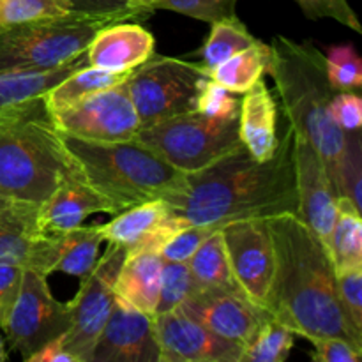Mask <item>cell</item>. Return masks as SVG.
I'll list each match as a JSON object with an SVG mask.
<instances>
[{"instance_id":"30bf717a","label":"cell","mask_w":362,"mask_h":362,"mask_svg":"<svg viewBox=\"0 0 362 362\" xmlns=\"http://www.w3.org/2000/svg\"><path fill=\"white\" fill-rule=\"evenodd\" d=\"M46 278L48 276L34 269H23L16 299L0 325L9 350L23 361L69 329L67 304L55 299Z\"/></svg>"},{"instance_id":"484cf974","label":"cell","mask_w":362,"mask_h":362,"mask_svg":"<svg viewBox=\"0 0 362 362\" xmlns=\"http://www.w3.org/2000/svg\"><path fill=\"white\" fill-rule=\"evenodd\" d=\"M105 243L99 225L76 226L59 233V260L55 272H66L74 278H83L99 258V247Z\"/></svg>"},{"instance_id":"83f0119b","label":"cell","mask_w":362,"mask_h":362,"mask_svg":"<svg viewBox=\"0 0 362 362\" xmlns=\"http://www.w3.org/2000/svg\"><path fill=\"white\" fill-rule=\"evenodd\" d=\"M198 288H232V269L228 264L221 226L200 244L193 257L186 262ZM239 288V286H237Z\"/></svg>"},{"instance_id":"ee69618b","label":"cell","mask_w":362,"mask_h":362,"mask_svg":"<svg viewBox=\"0 0 362 362\" xmlns=\"http://www.w3.org/2000/svg\"><path fill=\"white\" fill-rule=\"evenodd\" d=\"M27 362H74L73 357L64 350L62 336H57L52 341L42 345L37 352L28 356Z\"/></svg>"},{"instance_id":"5bb4252c","label":"cell","mask_w":362,"mask_h":362,"mask_svg":"<svg viewBox=\"0 0 362 362\" xmlns=\"http://www.w3.org/2000/svg\"><path fill=\"white\" fill-rule=\"evenodd\" d=\"M159 362H240L243 345L214 334L180 308L152 317Z\"/></svg>"},{"instance_id":"3957f363","label":"cell","mask_w":362,"mask_h":362,"mask_svg":"<svg viewBox=\"0 0 362 362\" xmlns=\"http://www.w3.org/2000/svg\"><path fill=\"white\" fill-rule=\"evenodd\" d=\"M269 46L267 74L274 80L288 126L313 145L336 191L346 133L331 115L338 90L329 81L325 55L311 41L299 42L286 35H276Z\"/></svg>"},{"instance_id":"44dd1931","label":"cell","mask_w":362,"mask_h":362,"mask_svg":"<svg viewBox=\"0 0 362 362\" xmlns=\"http://www.w3.org/2000/svg\"><path fill=\"white\" fill-rule=\"evenodd\" d=\"M163 258L159 253H126L113 293L134 310L154 317L161 288Z\"/></svg>"},{"instance_id":"60d3db41","label":"cell","mask_w":362,"mask_h":362,"mask_svg":"<svg viewBox=\"0 0 362 362\" xmlns=\"http://www.w3.org/2000/svg\"><path fill=\"white\" fill-rule=\"evenodd\" d=\"M311 359L317 362H361L362 349L341 338L313 339Z\"/></svg>"},{"instance_id":"4fadbf2b","label":"cell","mask_w":362,"mask_h":362,"mask_svg":"<svg viewBox=\"0 0 362 362\" xmlns=\"http://www.w3.org/2000/svg\"><path fill=\"white\" fill-rule=\"evenodd\" d=\"M180 310L211 329L214 334L246 346L262 325L272 317L237 286L232 288H198L187 297Z\"/></svg>"},{"instance_id":"7bdbcfd3","label":"cell","mask_w":362,"mask_h":362,"mask_svg":"<svg viewBox=\"0 0 362 362\" xmlns=\"http://www.w3.org/2000/svg\"><path fill=\"white\" fill-rule=\"evenodd\" d=\"M69 4L73 9L80 11V13H90V14H103V13H119V11H144L138 7L129 6L126 0H64ZM147 13V11H144ZM151 14V13H148Z\"/></svg>"},{"instance_id":"8992f818","label":"cell","mask_w":362,"mask_h":362,"mask_svg":"<svg viewBox=\"0 0 362 362\" xmlns=\"http://www.w3.org/2000/svg\"><path fill=\"white\" fill-rule=\"evenodd\" d=\"M144 11L73 14L0 28V71H48L81 57L101 27L117 21H141Z\"/></svg>"},{"instance_id":"5b68a950","label":"cell","mask_w":362,"mask_h":362,"mask_svg":"<svg viewBox=\"0 0 362 362\" xmlns=\"http://www.w3.org/2000/svg\"><path fill=\"white\" fill-rule=\"evenodd\" d=\"M62 140L81 179L112 205L115 214L144 202L165 200L186 186V173L136 138L90 141L62 133Z\"/></svg>"},{"instance_id":"4316f807","label":"cell","mask_w":362,"mask_h":362,"mask_svg":"<svg viewBox=\"0 0 362 362\" xmlns=\"http://www.w3.org/2000/svg\"><path fill=\"white\" fill-rule=\"evenodd\" d=\"M336 225L332 230L331 257L334 269L362 267L361 209L350 198H336Z\"/></svg>"},{"instance_id":"8d00e7d4","label":"cell","mask_w":362,"mask_h":362,"mask_svg":"<svg viewBox=\"0 0 362 362\" xmlns=\"http://www.w3.org/2000/svg\"><path fill=\"white\" fill-rule=\"evenodd\" d=\"M197 110L218 119H239L240 98L216 83L211 76L202 85Z\"/></svg>"},{"instance_id":"8fae6325","label":"cell","mask_w":362,"mask_h":362,"mask_svg":"<svg viewBox=\"0 0 362 362\" xmlns=\"http://www.w3.org/2000/svg\"><path fill=\"white\" fill-rule=\"evenodd\" d=\"M52 119L60 133L90 141L133 140L140 129L126 80L69 108L52 112Z\"/></svg>"},{"instance_id":"e0dca14e","label":"cell","mask_w":362,"mask_h":362,"mask_svg":"<svg viewBox=\"0 0 362 362\" xmlns=\"http://www.w3.org/2000/svg\"><path fill=\"white\" fill-rule=\"evenodd\" d=\"M88 362H159L151 315L141 313L115 297Z\"/></svg>"},{"instance_id":"b9f144b4","label":"cell","mask_w":362,"mask_h":362,"mask_svg":"<svg viewBox=\"0 0 362 362\" xmlns=\"http://www.w3.org/2000/svg\"><path fill=\"white\" fill-rule=\"evenodd\" d=\"M23 269L20 264L13 262H0V325L6 320L11 306L20 290Z\"/></svg>"},{"instance_id":"7dc6e473","label":"cell","mask_w":362,"mask_h":362,"mask_svg":"<svg viewBox=\"0 0 362 362\" xmlns=\"http://www.w3.org/2000/svg\"><path fill=\"white\" fill-rule=\"evenodd\" d=\"M126 2L129 4V6H133V7H138V9H141V7H140L141 0H126ZM144 11H145V9H144ZM147 13H148V11H147ZM151 14H152V13H151Z\"/></svg>"},{"instance_id":"9c48e42d","label":"cell","mask_w":362,"mask_h":362,"mask_svg":"<svg viewBox=\"0 0 362 362\" xmlns=\"http://www.w3.org/2000/svg\"><path fill=\"white\" fill-rule=\"evenodd\" d=\"M126 247L108 243V250L87 276L80 279L76 296L67 304L69 329L62 334V346L74 362H88L95 341L112 311L113 285L120 271Z\"/></svg>"},{"instance_id":"7c38bea8","label":"cell","mask_w":362,"mask_h":362,"mask_svg":"<svg viewBox=\"0 0 362 362\" xmlns=\"http://www.w3.org/2000/svg\"><path fill=\"white\" fill-rule=\"evenodd\" d=\"M235 285L267 310L276 272V253L267 219H239L221 226Z\"/></svg>"},{"instance_id":"d590c367","label":"cell","mask_w":362,"mask_h":362,"mask_svg":"<svg viewBox=\"0 0 362 362\" xmlns=\"http://www.w3.org/2000/svg\"><path fill=\"white\" fill-rule=\"evenodd\" d=\"M336 288L343 311L362 332V267L336 269Z\"/></svg>"},{"instance_id":"f546056e","label":"cell","mask_w":362,"mask_h":362,"mask_svg":"<svg viewBox=\"0 0 362 362\" xmlns=\"http://www.w3.org/2000/svg\"><path fill=\"white\" fill-rule=\"evenodd\" d=\"M296 332L271 317L244 346L240 362H285L296 345Z\"/></svg>"},{"instance_id":"4dcf8cb0","label":"cell","mask_w":362,"mask_h":362,"mask_svg":"<svg viewBox=\"0 0 362 362\" xmlns=\"http://www.w3.org/2000/svg\"><path fill=\"white\" fill-rule=\"evenodd\" d=\"M73 14H80V11L64 0H0V28Z\"/></svg>"},{"instance_id":"d4e9b609","label":"cell","mask_w":362,"mask_h":362,"mask_svg":"<svg viewBox=\"0 0 362 362\" xmlns=\"http://www.w3.org/2000/svg\"><path fill=\"white\" fill-rule=\"evenodd\" d=\"M271 46L258 39L253 46L230 57L209 71V76L233 94H246L258 80L267 74Z\"/></svg>"},{"instance_id":"277c9868","label":"cell","mask_w":362,"mask_h":362,"mask_svg":"<svg viewBox=\"0 0 362 362\" xmlns=\"http://www.w3.org/2000/svg\"><path fill=\"white\" fill-rule=\"evenodd\" d=\"M78 172L45 94L0 113V191L16 202L42 204L60 180Z\"/></svg>"},{"instance_id":"1f68e13d","label":"cell","mask_w":362,"mask_h":362,"mask_svg":"<svg viewBox=\"0 0 362 362\" xmlns=\"http://www.w3.org/2000/svg\"><path fill=\"white\" fill-rule=\"evenodd\" d=\"M140 7L148 13L158 9L172 11L205 23H214L237 14V0H141Z\"/></svg>"},{"instance_id":"f35d334b","label":"cell","mask_w":362,"mask_h":362,"mask_svg":"<svg viewBox=\"0 0 362 362\" xmlns=\"http://www.w3.org/2000/svg\"><path fill=\"white\" fill-rule=\"evenodd\" d=\"M214 226H200V225H189L184 230H180L177 235H173L168 243L163 246L159 251L163 260L166 262H187L194 255V251L200 247V244L211 235Z\"/></svg>"},{"instance_id":"2e32d148","label":"cell","mask_w":362,"mask_h":362,"mask_svg":"<svg viewBox=\"0 0 362 362\" xmlns=\"http://www.w3.org/2000/svg\"><path fill=\"white\" fill-rule=\"evenodd\" d=\"M59 247L53 233L39 228L37 204L14 202L0 211V262H13L49 276Z\"/></svg>"},{"instance_id":"bcb514c9","label":"cell","mask_w":362,"mask_h":362,"mask_svg":"<svg viewBox=\"0 0 362 362\" xmlns=\"http://www.w3.org/2000/svg\"><path fill=\"white\" fill-rule=\"evenodd\" d=\"M7 361V349H6V341L2 339V336H0V362Z\"/></svg>"},{"instance_id":"603a6c76","label":"cell","mask_w":362,"mask_h":362,"mask_svg":"<svg viewBox=\"0 0 362 362\" xmlns=\"http://www.w3.org/2000/svg\"><path fill=\"white\" fill-rule=\"evenodd\" d=\"M87 64L85 53L73 62L48 71H0V113L45 94L73 71Z\"/></svg>"},{"instance_id":"7a4b0ae2","label":"cell","mask_w":362,"mask_h":362,"mask_svg":"<svg viewBox=\"0 0 362 362\" xmlns=\"http://www.w3.org/2000/svg\"><path fill=\"white\" fill-rule=\"evenodd\" d=\"M276 272L267 311L296 336L313 341L341 338L362 349V332L343 311L332 257L317 233L297 214L267 219Z\"/></svg>"},{"instance_id":"74e56055","label":"cell","mask_w":362,"mask_h":362,"mask_svg":"<svg viewBox=\"0 0 362 362\" xmlns=\"http://www.w3.org/2000/svg\"><path fill=\"white\" fill-rule=\"evenodd\" d=\"M310 20H334L361 34L362 25L349 0H296Z\"/></svg>"},{"instance_id":"cb8c5ba5","label":"cell","mask_w":362,"mask_h":362,"mask_svg":"<svg viewBox=\"0 0 362 362\" xmlns=\"http://www.w3.org/2000/svg\"><path fill=\"white\" fill-rule=\"evenodd\" d=\"M129 74L131 73H113V71L99 69V67L85 64L45 92L46 106H48L49 112L66 110L76 105L81 99L95 94V92L122 83Z\"/></svg>"},{"instance_id":"e575fe53","label":"cell","mask_w":362,"mask_h":362,"mask_svg":"<svg viewBox=\"0 0 362 362\" xmlns=\"http://www.w3.org/2000/svg\"><path fill=\"white\" fill-rule=\"evenodd\" d=\"M338 197H346L362 209V141L361 129L346 133L345 152H343L341 168H339Z\"/></svg>"},{"instance_id":"9a60e30c","label":"cell","mask_w":362,"mask_h":362,"mask_svg":"<svg viewBox=\"0 0 362 362\" xmlns=\"http://www.w3.org/2000/svg\"><path fill=\"white\" fill-rule=\"evenodd\" d=\"M296 186L299 197L297 216L313 230L331 253L332 230L336 225V194L324 161L313 145L292 131Z\"/></svg>"},{"instance_id":"ac0fdd59","label":"cell","mask_w":362,"mask_h":362,"mask_svg":"<svg viewBox=\"0 0 362 362\" xmlns=\"http://www.w3.org/2000/svg\"><path fill=\"white\" fill-rule=\"evenodd\" d=\"M156 49V39L140 21L126 20L105 25L85 49L88 66L113 73H131L147 62Z\"/></svg>"},{"instance_id":"d6986e66","label":"cell","mask_w":362,"mask_h":362,"mask_svg":"<svg viewBox=\"0 0 362 362\" xmlns=\"http://www.w3.org/2000/svg\"><path fill=\"white\" fill-rule=\"evenodd\" d=\"M98 212L115 216L112 205L74 172L64 177L55 191L37 205V223L42 232L62 233L83 225L88 216Z\"/></svg>"},{"instance_id":"f6af8a7d","label":"cell","mask_w":362,"mask_h":362,"mask_svg":"<svg viewBox=\"0 0 362 362\" xmlns=\"http://www.w3.org/2000/svg\"><path fill=\"white\" fill-rule=\"evenodd\" d=\"M14 202H16V200H13V198L7 197L6 193H2V191H0V211L7 209V207H9V205H13Z\"/></svg>"},{"instance_id":"836d02e7","label":"cell","mask_w":362,"mask_h":362,"mask_svg":"<svg viewBox=\"0 0 362 362\" xmlns=\"http://www.w3.org/2000/svg\"><path fill=\"white\" fill-rule=\"evenodd\" d=\"M197 290L198 286L186 262L163 260L161 288H159V299L154 315L177 310Z\"/></svg>"},{"instance_id":"ffe728a7","label":"cell","mask_w":362,"mask_h":362,"mask_svg":"<svg viewBox=\"0 0 362 362\" xmlns=\"http://www.w3.org/2000/svg\"><path fill=\"white\" fill-rule=\"evenodd\" d=\"M239 136L244 148L258 161H267L278 148V105L267 83L258 80L240 98Z\"/></svg>"},{"instance_id":"7402d4cb","label":"cell","mask_w":362,"mask_h":362,"mask_svg":"<svg viewBox=\"0 0 362 362\" xmlns=\"http://www.w3.org/2000/svg\"><path fill=\"white\" fill-rule=\"evenodd\" d=\"M168 214L170 207L165 200L144 202L115 214L112 221L99 225V230L105 243L120 244L127 251L151 235Z\"/></svg>"},{"instance_id":"52a82bcc","label":"cell","mask_w":362,"mask_h":362,"mask_svg":"<svg viewBox=\"0 0 362 362\" xmlns=\"http://www.w3.org/2000/svg\"><path fill=\"white\" fill-rule=\"evenodd\" d=\"M134 138L184 173L207 168L243 147L239 119H218L198 110L140 127Z\"/></svg>"},{"instance_id":"ab89813d","label":"cell","mask_w":362,"mask_h":362,"mask_svg":"<svg viewBox=\"0 0 362 362\" xmlns=\"http://www.w3.org/2000/svg\"><path fill=\"white\" fill-rule=\"evenodd\" d=\"M331 115L345 133L362 126V99L359 92H336L331 101Z\"/></svg>"},{"instance_id":"6da1fadb","label":"cell","mask_w":362,"mask_h":362,"mask_svg":"<svg viewBox=\"0 0 362 362\" xmlns=\"http://www.w3.org/2000/svg\"><path fill=\"white\" fill-rule=\"evenodd\" d=\"M165 202L189 225L214 228L239 219L297 214L292 127L267 161L255 159L243 145L207 168L186 173L184 189Z\"/></svg>"},{"instance_id":"ba28073f","label":"cell","mask_w":362,"mask_h":362,"mask_svg":"<svg viewBox=\"0 0 362 362\" xmlns=\"http://www.w3.org/2000/svg\"><path fill=\"white\" fill-rule=\"evenodd\" d=\"M207 78L209 71L200 64L154 53L126 80L140 127L197 110Z\"/></svg>"},{"instance_id":"d6a6232c","label":"cell","mask_w":362,"mask_h":362,"mask_svg":"<svg viewBox=\"0 0 362 362\" xmlns=\"http://www.w3.org/2000/svg\"><path fill=\"white\" fill-rule=\"evenodd\" d=\"M327 76L338 92H359L362 87V60L356 46L345 42L329 48L325 55Z\"/></svg>"},{"instance_id":"f1b7e54d","label":"cell","mask_w":362,"mask_h":362,"mask_svg":"<svg viewBox=\"0 0 362 362\" xmlns=\"http://www.w3.org/2000/svg\"><path fill=\"white\" fill-rule=\"evenodd\" d=\"M257 41L258 37L251 34L246 23H243L235 14V16L223 18L211 23V32L204 46L194 55L200 57V66L211 71L230 57L253 46Z\"/></svg>"}]
</instances>
